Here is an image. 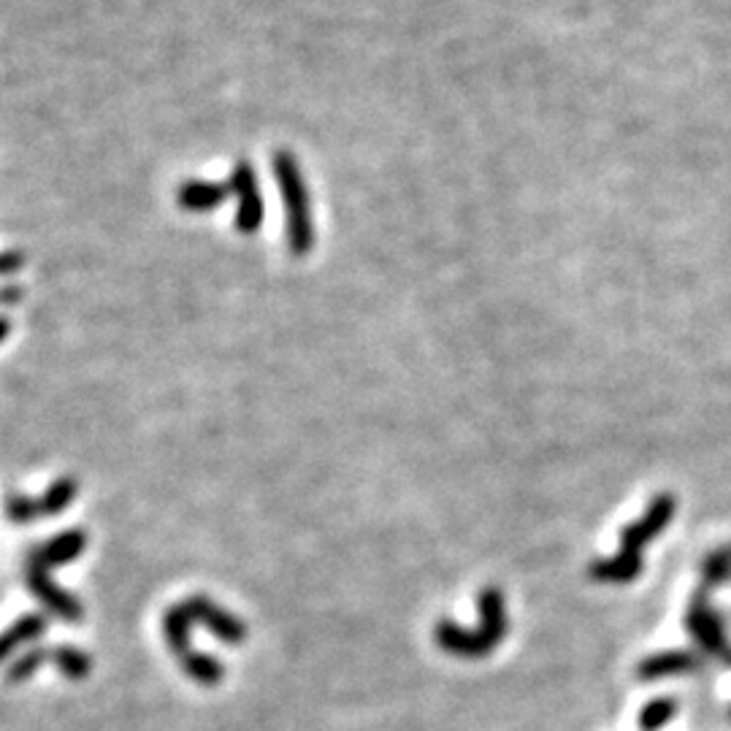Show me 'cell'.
<instances>
[{"instance_id": "obj_20", "label": "cell", "mask_w": 731, "mask_h": 731, "mask_svg": "<svg viewBox=\"0 0 731 731\" xmlns=\"http://www.w3.org/2000/svg\"><path fill=\"white\" fill-rule=\"evenodd\" d=\"M5 515H9V520H14V523H33V520L44 515L41 501L14 493V496L5 498Z\"/></svg>"}, {"instance_id": "obj_5", "label": "cell", "mask_w": 731, "mask_h": 731, "mask_svg": "<svg viewBox=\"0 0 731 731\" xmlns=\"http://www.w3.org/2000/svg\"><path fill=\"white\" fill-rule=\"evenodd\" d=\"M674 512H678V501H674V496H669V493H658V496L647 504L645 515L620 531V550L631 553V556H642L647 542H653L656 536L664 534V529H667L669 520L674 518Z\"/></svg>"}, {"instance_id": "obj_21", "label": "cell", "mask_w": 731, "mask_h": 731, "mask_svg": "<svg viewBox=\"0 0 731 731\" xmlns=\"http://www.w3.org/2000/svg\"><path fill=\"white\" fill-rule=\"evenodd\" d=\"M22 265H25V252L22 249H3L0 252V280L14 276Z\"/></svg>"}, {"instance_id": "obj_2", "label": "cell", "mask_w": 731, "mask_h": 731, "mask_svg": "<svg viewBox=\"0 0 731 731\" xmlns=\"http://www.w3.org/2000/svg\"><path fill=\"white\" fill-rule=\"evenodd\" d=\"M276 190H280L282 209H285V236L287 249L296 258H307L314 249V218H312V193H309L303 171L296 154L287 149H276L271 158Z\"/></svg>"}, {"instance_id": "obj_22", "label": "cell", "mask_w": 731, "mask_h": 731, "mask_svg": "<svg viewBox=\"0 0 731 731\" xmlns=\"http://www.w3.org/2000/svg\"><path fill=\"white\" fill-rule=\"evenodd\" d=\"M22 287L20 285H3L0 287V307H14V303L22 301Z\"/></svg>"}, {"instance_id": "obj_7", "label": "cell", "mask_w": 731, "mask_h": 731, "mask_svg": "<svg viewBox=\"0 0 731 731\" xmlns=\"http://www.w3.org/2000/svg\"><path fill=\"white\" fill-rule=\"evenodd\" d=\"M185 607L190 609L193 620H198L201 625H207L218 640H223L225 645H241L247 640V623H241L239 618H234L231 612H225L223 607L214 605L207 596H190L185 602Z\"/></svg>"}, {"instance_id": "obj_10", "label": "cell", "mask_w": 731, "mask_h": 731, "mask_svg": "<svg viewBox=\"0 0 731 731\" xmlns=\"http://www.w3.org/2000/svg\"><path fill=\"white\" fill-rule=\"evenodd\" d=\"M87 547V534L79 529H71L58 534L54 540L44 542L36 553L30 556V561L41 563V567H63V563L76 561V558L85 553Z\"/></svg>"}, {"instance_id": "obj_11", "label": "cell", "mask_w": 731, "mask_h": 731, "mask_svg": "<svg viewBox=\"0 0 731 731\" xmlns=\"http://www.w3.org/2000/svg\"><path fill=\"white\" fill-rule=\"evenodd\" d=\"M642 574V556H631V553L620 550L618 556L602 558L588 567V578H594L596 583H634Z\"/></svg>"}, {"instance_id": "obj_9", "label": "cell", "mask_w": 731, "mask_h": 731, "mask_svg": "<svg viewBox=\"0 0 731 731\" xmlns=\"http://www.w3.org/2000/svg\"><path fill=\"white\" fill-rule=\"evenodd\" d=\"M699 669V656L691 651H664L642 658L636 664V678L642 683H656V680L672 678V674H685Z\"/></svg>"}, {"instance_id": "obj_16", "label": "cell", "mask_w": 731, "mask_h": 731, "mask_svg": "<svg viewBox=\"0 0 731 731\" xmlns=\"http://www.w3.org/2000/svg\"><path fill=\"white\" fill-rule=\"evenodd\" d=\"M44 664H52V647H33V651H27L25 656H20L14 664H11L5 680H9L11 685L25 683V680H30L33 674L44 667Z\"/></svg>"}, {"instance_id": "obj_12", "label": "cell", "mask_w": 731, "mask_h": 731, "mask_svg": "<svg viewBox=\"0 0 731 731\" xmlns=\"http://www.w3.org/2000/svg\"><path fill=\"white\" fill-rule=\"evenodd\" d=\"M44 629H47V618L44 615H22L14 625H9L0 634V664L9 661L16 647L27 645V642H36L44 634Z\"/></svg>"}, {"instance_id": "obj_19", "label": "cell", "mask_w": 731, "mask_h": 731, "mask_svg": "<svg viewBox=\"0 0 731 731\" xmlns=\"http://www.w3.org/2000/svg\"><path fill=\"white\" fill-rule=\"evenodd\" d=\"M702 578L705 585H723L731 580V547H721L713 556H707V561L702 563Z\"/></svg>"}, {"instance_id": "obj_14", "label": "cell", "mask_w": 731, "mask_h": 731, "mask_svg": "<svg viewBox=\"0 0 731 731\" xmlns=\"http://www.w3.org/2000/svg\"><path fill=\"white\" fill-rule=\"evenodd\" d=\"M182 667H185L187 678H190L193 683L207 685V689L220 685L225 678V664L218 661L214 656H209V653L190 651L185 658H182Z\"/></svg>"}, {"instance_id": "obj_17", "label": "cell", "mask_w": 731, "mask_h": 731, "mask_svg": "<svg viewBox=\"0 0 731 731\" xmlns=\"http://www.w3.org/2000/svg\"><path fill=\"white\" fill-rule=\"evenodd\" d=\"M76 493H79V483L74 478H63L58 483L49 485V491L44 493L38 501H41V512L44 515H60L74 504Z\"/></svg>"}, {"instance_id": "obj_8", "label": "cell", "mask_w": 731, "mask_h": 731, "mask_svg": "<svg viewBox=\"0 0 731 731\" xmlns=\"http://www.w3.org/2000/svg\"><path fill=\"white\" fill-rule=\"evenodd\" d=\"M176 207L185 209L190 214H209L218 207H223L228 201L231 185L223 182H207V179H185L176 187Z\"/></svg>"}, {"instance_id": "obj_23", "label": "cell", "mask_w": 731, "mask_h": 731, "mask_svg": "<svg viewBox=\"0 0 731 731\" xmlns=\"http://www.w3.org/2000/svg\"><path fill=\"white\" fill-rule=\"evenodd\" d=\"M9 334H11L9 318H0V345H3V342L9 339Z\"/></svg>"}, {"instance_id": "obj_1", "label": "cell", "mask_w": 731, "mask_h": 731, "mask_svg": "<svg viewBox=\"0 0 731 731\" xmlns=\"http://www.w3.org/2000/svg\"><path fill=\"white\" fill-rule=\"evenodd\" d=\"M480 625L478 629H461L453 620H439L434 625V642L445 653L458 658H485L487 653L496 651L498 642L504 640L509 629L507 599L498 588L487 585L480 591Z\"/></svg>"}, {"instance_id": "obj_15", "label": "cell", "mask_w": 731, "mask_h": 731, "mask_svg": "<svg viewBox=\"0 0 731 731\" xmlns=\"http://www.w3.org/2000/svg\"><path fill=\"white\" fill-rule=\"evenodd\" d=\"M52 664L60 669V674L69 680H85L92 672V658L85 651L71 645L52 647Z\"/></svg>"}, {"instance_id": "obj_13", "label": "cell", "mask_w": 731, "mask_h": 731, "mask_svg": "<svg viewBox=\"0 0 731 731\" xmlns=\"http://www.w3.org/2000/svg\"><path fill=\"white\" fill-rule=\"evenodd\" d=\"M196 623L190 615V609L185 605H174L169 607V612L163 615V631H165V642H169L171 653L176 658H185L187 653L193 651L190 647V625Z\"/></svg>"}, {"instance_id": "obj_6", "label": "cell", "mask_w": 731, "mask_h": 731, "mask_svg": "<svg viewBox=\"0 0 731 731\" xmlns=\"http://www.w3.org/2000/svg\"><path fill=\"white\" fill-rule=\"evenodd\" d=\"M25 583H27V588L33 591V596H36V599L41 602L49 612L58 615L60 620H69V623L82 620L79 599L71 596L69 591L60 588V585L49 578L47 567H41V563H36V561H27Z\"/></svg>"}, {"instance_id": "obj_4", "label": "cell", "mask_w": 731, "mask_h": 731, "mask_svg": "<svg viewBox=\"0 0 731 731\" xmlns=\"http://www.w3.org/2000/svg\"><path fill=\"white\" fill-rule=\"evenodd\" d=\"M685 625H689L691 636H694L696 645H699L707 656L718 658V661L731 667V642L727 636V629H723V620L718 618L716 609L710 607L705 594L694 596L689 612H685Z\"/></svg>"}, {"instance_id": "obj_3", "label": "cell", "mask_w": 731, "mask_h": 731, "mask_svg": "<svg viewBox=\"0 0 731 731\" xmlns=\"http://www.w3.org/2000/svg\"><path fill=\"white\" fill-rule=\"evenodd\" d=\"M228 185L236 198V218H234L236 231L244 236H255L260 228H263L265 220V203L263 196H260L258 171H255V165L244 158L236 160Z\"/></svg>"}, {"instance_id": "obj_18", "label": "cell", "mask_w": 731, "mask_h": 731, "mask_svg": "<svg viewBox=\"0 0 731 731\" xmlns=\"http://www.w3.org/2000/svg\"><path fill=\"white\" fill-rule=\"evenodd\" d=\"M678 710H680V705H678V699H672V696H661V699L647 702L640 713V729L642 731L664 729L669 721H672Z\"/></svg>"}]
</instances>
